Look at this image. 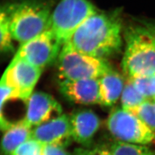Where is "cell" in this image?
<instances>
[{"instance_id": "6da1fadb", "label": "cell", "mask_w": 155, "mask_h": 155, "mask_svg": "<svg viewBox=\"0 0 155 155\" xmlns=\"http://www.w3.org/2000/svg\"><path fill=\"white\" fill-rule=\"evenodd\" d=\"M122 25L120 11H98L78 28L67 42L77 51L107 60L121 50Z\"/></svg>"}, {"instance_id": "7a4b0ae2", "label": "cell", "mask_w": 155, "mask_h": 155, "mask_svg": "<svg viewBox=\"0 0 155 155\" xmlns=\"http://www.w3.org/2000/svg\"><path fill=\"white\" fill-rule=\"evenodd\" d=\"M125 51L122 67L127 79L155 75L154 24L129 25L124 32Z\"/></svg>"}, {"instance_id": "3957f363", "label": "cell", "mask_w": 155, "mask_h": 155, "mask_svg": "<svg viewBox=\"0 0 155 155\" xmlns=\"http://www.w3.org/2000/svg\"><path fill=\"white\" fill-rule=\"evenodd\" d=\"M7 7L12 38L20 44L50 28L54 8L51 0H17Z\"/></svg>"}, {"instance_id": "277c9868", "label": "cell", "mask_w": 155, "mask_h": 155, "mask_svg": "<svg viewBox=\"0 0 155 155\" xmlns=\"http://www.w3.org/2000/svg\"><path fill=\"white\" fill-rule=\"evenodd\" d=\"M56 62L61 80L99 79L112 69L107 60L77 51L69 42L63 45Z\"/></svg>"}, {"instance_id": "5b68a950", "label": "cell", "mask_w": 155, "mask_h": 155, "mask_svg": "<svg viewBox=\"0 0 155 155\" xmlns=\"http://www.w3.org/2000/svg\"><path fill=\"white\" fill-rule=\"evenodd\" d=\"M98 9L90 0H60L53 8L50 28L63 45Z\"/></svg>"}, {"instance_id": "8992f818", "label": "cell", "mask_w": 155, "mask_h": 155, "mask_svg": "<svg viewBox=\"0 0 155 155\" xmlns=\"http://www.w3.org/2000/svg\"><path fill=\"white\" fill-rule=\"evenodd\" d=\"M106 125L118 142L142 145L155 143V135L147 126L137 116L122 107L110 111Z\"/></svg>"}, {"instance_id": "52a82bcc", "label": "cell", "mask_w": 155, "mask_h": 155, "mask_svg": "<svg viewBox=\"0 0 155 155\" xmlns=\"http://www.w3.org/2000/svg\"><path fill=\"white\" fill-rule=\"evenodd\" d=\"M63 44L51 28L25 43L20 44L15 56L43 70L57 61Z\"/></svg>"}, {"instance_id": "ba28073f", "label": "cell", "mask_w": 155, "mask_h": 155, "mask_svg": "<svg viewBox=\"0 0 155 155\" xmlns=\"http://www.w3.org/2000/svg\"><path fill=\"white\" fill-rule=\"evenodd\" d=\"M43 70L14 56L0 79V84L14 92L17 100L26 102L34 93Z\"/></svg>"}, {"instance_id": "9c48e42d", "label": "cell", "mask_w": 155, "mask_h": 155, "mask_svg": "<svg viewBox=\"0 0 155 155\" xmlns=\"http://www.w3.org/2000/svg\"><path fill=\"white\" fill-rule=\"evenodd\" d=\"M25 103L26 113L23 119L32 127L63 114L60 104L52 95L44 92H34Z\"/></svg>"}, {"instance_id": "30bf717a", "label": "cell", "mask_w": 155, "mask_h": 155, "mask_svg": "<svg viewBox=\"0 0 155 155\" xmlns=\"http://www.w3.org/2000/svg\"><path fill=\"white\" fill-rule=\"evenodd\" d=\"M32 138L42 145H57L66 147L72 140L70 116L61 114L33 127Z\"/></svg>"}, {"instance_id": "8fae6325", "label": "cell", "mask_w": 155, "mask_h": 155, "mask_svg": "<svg viewBox=\"0 0 155 155\" xmlns=\"http://www.w3.org/2000/svg\"><path fill=\"white\" fill-rule=\"evenodd\" d=\"M59 88L61 94L72 103L82 105L99 104L98 79L62 80Z\"/></svg>"}, {"instance_id": "7c38bea8", "label": "cell", "mask_w": 155, "mask_h": 155, "mask_svg": "<svg viewBox=\"0 0 155 155\" xmlns=\"http://www.w3.org/2000/svg\"><path fill=\"white\" fill-rule=\"evenodd\" d=\"M69 116L72 140L83 147L91 146L100 127L99 116L88 109L76 110Z\"/></svg>"}, {"instance_id": "4fadbf2b", "label": "cell", "mask_w": 155, "mask_h": 155, "mask_svg": "<svg viewBox=\"0 0 155 155\" xmlns=\"http://www.w3.org/2000/svg\"><path fill=\"white\" fill-rule=\"evenodd\" d=\"M99 80V104L104 107L114 105L120 99L125 83L118 72L110 69Z\"/></svg>"}, {"instance_id": "5bb4252c", "label": "cell", "mask_w": 155, "mask_h": 155, "mask_svg": "<svg viewBox=\"0 0 155 155\" xmlns=\"http://www.w3.org/2000/svg\"><path fill=\"white\" fill-rule=\"evenodd\" d=\"M32 128L23 118L14 122L5 131L0 142V149L4 155H12L20 145L32 138Z\"/></svg>"}, {"instance_id": "9a60e30c", "label": "cell", "mask_w": 155, "mask_h": 155, "mask_svg": "<svg viewBox=\"0 0 155 155\" xmlns=\"http://www.w3.org/2000/svg\"><path fill=\"white\" fill-rule=\"evenodd\" d=\"M7 4L0 3V56L14 51Z\"/></svg>"}, {"instance_id": "2e32d148", "label": "cell", "mask_w": 155, "mask_h": 155, "mask_svg": "<svg viewBox=\"0 0 155 155\" xmlns=\"http://www.w3.org/2000/svg\"><path fill=\"white\" fill-rule=\"evenodd\" d=\"M147 100L136 88L132 81L127 79L120 98L122 107L132 112Z\"/></svg>"}, {"instance_id": "e0dca14e", "label": "cell", "mask_w": 155, "mask_h": 155, "mask_svg": "<svg viewBox=\"0 0 155 155\" xmlns=\"http://www.w3.org/2000/svg\"><path fill=\"white\" fill-rule=\"evenodd\" d=\"M113 155H153V152L146 145L132 144L116 141L110 147Z\"/></svg>"}, {"instance_id": "ac0fdd59", "label": "cell", "mask_w": 155, "mask_h": 155, "mask_svg": "<svg viewBox=\"0 0 155 155\" xmlns=\"http://www.w3.org/2000/svg\"><path fill=\"white\" fill-rule=\"evenodd\" d=\"M131 113L137 116L155 135V100H147Z\"/></svg>"}, {"instance_id": "d6986e66", "label": "cell", "mask_w": 155, "mask_h": 155, "mask_svg": "<svg viewBox=\"0 0 155 155\" xmlns=\"http://www.w3.org/2000/svg\"><path fill=\"white\" fill-rule=\"evenodd\" d=\"M12 100H17L13 91L0 84V130L2 132L5 131L14 124L5 116L3 113L5 105L8 101Z\"/></svg>"}, {"instance_id": "ffe728a7", "label": "cell", "mask_w": 155, "mask_h": 155, "mask_svg": "<svg viewBox=\"0 0 155 155\" xmlns=\"http://www.w3.org/2000/svg\"><path fill=\"white\" fill-rule=\"evenodd\" d=\"M129 80L146 99L155 100V75Z\"/></svg>"}, {"instance_id": "44dd1931", "label": "cell", "mask_w": 155, "mask_h": 155, "mask_svg": "<svg viewBox=\"0 0 155 155\" xmlns=\"http://www.w3.org/2000/svg\"><path fill=\"white\" fill-rule=\"evenodd\" d=\"M43 145L33 138L19 146L12 155H41Z\"/></svg>"}, {"instance_id": "7402d4cb", "label": "cell", "mask_w": 155, "mask_h": 155, "mask_svg": "<svg viewBox=\"0 0 155 155\" xmlns=\"http://www.w3.org/2000/svg\"><path fill=\"white\" fill-rule=\"evenodd\" d=\"M73 155H113L110 149L104 145L100 146H89L77 148Z\"/></svg>"}, {"instance_id": "603a6c76", "label": "cell", "mask_w": 155, "mask_h": 155, "mask_svg": "<svg viewBox=\"0 0 155 155\" xmlns=\"http://www.w3.org/2000/svg\"><path fill=\"white\" fill-rule=\"evenodd\" d=\"M41 155H71L65 147L57 145H43Z\"/></svg>"}, {"instance_id": "cb8c5ba5", "label": "cell", "mask_w": 155, "mask_h": 155, "mask_svg": "<svg viewBox=\"0 0 155 155\" xmlns=\"http://www.w3.org/2000/svg\"><path fill=\"white\" fill-rule=\"evenodd\" d=\"M153 155H155V152L154 151L153 152Z\"/></svg>"}, {"instance_id": "d4e9b609", "label": "cell", "mask_w": 155, "mask_h": 155, "mask_svg": "<svg viewBox=\"0 0 155 155\" xmlns=\"http://www.w3.org/2000/svg\"><path fill=\"white\" fill-rule=\"evenodd\" d=\"M154 28H155V24H154Z\"/></svg>"}]
</instances>
